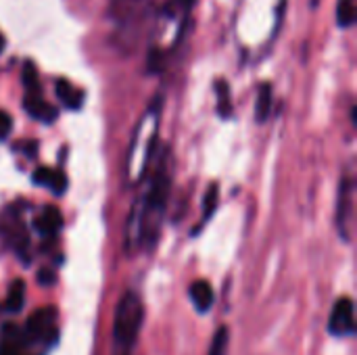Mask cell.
I'll use <instances>...</instances> for the list:
<instances>
[{
  "label": "cell",
  "mask_w": 357,
  "mask_h": 355,
  "mask_svg": "<svg viewBox=\"0 0 357 355\" xmlns=\"http://www.w3.org/2000/svg\"><path fill=\"white\" fill-rule=\"evenodd\" d=\"M38 282H42V285H46V287H48V285H52V282H54V276H52L50 272H40V274H38Z\"/></svg>",
  "instance_id": "603a6c76"
},
{
  "label": "cell",
  "mask_w": 357,
  "mask_h": 355,
  "mask_svg": "<svg viewBox=\"0 0 357 355\" xmlns=\"http://www.w3.org/2000/svg\"><path fill=\"white\" fill-rule=\"evenodd\" d=\"M218 197H220V190H218V184H211L209 190L205 192V199H203V222H207L215 207H218Z\"/></svg>",
  "instance_id": "ffe728a7"
},
{
  "label": "cell",
  "mask_w": 357,
  "mask_h": 355,
  "mask_svg": "<svg viewBox=\"0 0 357 355\" xmlns=\"http://www.w3.org/2000/svg\"><path fill=\"white\" fill-rule=\"evenodd\" d=\"M349 211H351V180L345 178L341 182V190H339V211H337V222H339L343 234H345V224L349 220ZM345 239H347V234H345Z\"/></svg>",
  "instance_id": "4fadbf2b"
},
{
  "label": "cell",
  "mask_w": 357,
  "mask_h": 355,
  "mask_svg": "<svg viewBox=\"0 0 357 355\" xmlns=\"http://www.w3.org/2000/svg\"><path fill=\"white\" fill-rule=\"evenodd\" d=\"M33 182L40 186H48L54 195H63L67 188V176L61 169H50V167H38L33 172Z\"/></svg>",
  "instance_id": "52a82bcc"
},
{
  "label": "cell",
  "mask_w": 357,
  "mask_h": 355,
  "mask_svg": "<svg viewBox=\"0 0 357 355\" xmlns=\"http://www.w3.org/2000/svg\"><path fill=\"white\" fill-rule=\"evenodd\" d=\"M228 341H230L228 326L218 328V333H215V337L211 341V347H209V354L207 355H226L228 354Z\"/></svg>",
  "instance_id": "ac0fdd59"
},
{
  "label": "cell",
  "mask_w": 357,
  "mask_h": 355,
  "mask_svg": "<svg viewBox=\"0 0 357 355\" xmlns=\"http://www.w3.org/2000/svg\"><path fill=\"white\" fill-rule=\"evenodd\" d=\"M10 126H13L10 115H8V113H4V111H0V138H2V136H6V134L10 132Z\"/></svg>",
  "instance_id": "7402d4cb"
},
{
  "label": "cell",
  "mask_w": 357,
  "mask_h": 355,
  "mask_svg": "<svg viewBox=\"0 0 357 355\" xmlns=\"http://www.w3.org/2000/svg\"><path fill=\"white\" fill-rule=\"evenodd\" d=\"M144 308L134 291H126L115 310L113 322V355H132L142 326Z\"/></svg>",
  "instance_id": "6da1fadb"
},
{
  "label": "cell",
  "mask_w": 357,
  "mask_h": 355,
  "mask_svg": "<svg viewBox=\"0 0 357 355\" xmlns=\"http://www.w3.org/2000/svg\"><path fill=\"white\" fill-rule=\"evenodd\" d=\"M23 333L15 324H6L2 328V339H0V355H23Z\"/></svg>",
  "instance_id": "8fae6325"
},
{
  "label": "cell",
  "mask_w": 357,
  "mask_h": 355,
  "mask_svg": "<svg viewBox=\"0 0 357 355\" xmlns=\"http://www.w3.org/2000/svg\"><path fill=\"white\" fill-rule=\"evenodd\" d=\"M23 107H25V111H27L31 117L42 119V121H46V123H50V121L56 117V109H54L50 103H46V100L42 98V94H25Z\"/></svg>",
  "instance_id": "ba28073f"
},
{
  "label": "cell",
  "mask_w": 357,
  "mask_h": 355,
  "mask_svg": "<svg viewBox=\"0 0 357 355\" xmlns=\"http://www.w3.org/2000/svg\"><path fill=\"white\" fill-rule=\"evenodd\" d=\"M192 2H195V0H184V4H186V8H188V6H190Z\"/></svg>",
  "instance_id": "d4e9b609"
},
{
  "label": "cell",
  "mask_w": 357,
  "mask_h": 355,
  "mask_svg": "<svg viewBox=\"0 0 357 355\" xmlns=\"http://www.w3.org/2000/svg\"><path fill=\"white\" fill-rule=\"evenodd\" d=\"M155 10V0H109V15L119 31L138 29Z\"/></svg>",
  "instance_id": "277c9868"
},
{
  "label": "cell",
  "mask_w": 357,
  "mask_h": 355,
  "mask_svg": "<svg viewBox=\"0 0 357 355\" xmlns=\"http://www.w3.org/2000/svg\"><path fill=\"white\" fill-rule=\"evenodd\" d=\"M157 132H159V113L151 109V113L138 123V130L130 144V153L126 161V176L132 184H138L146 174L149 161L155 153Z\"/></svg>",
  "instance_id": "3957f363"
},
{
  "label": "cell",
  "mask_w": 357,
  "mask_h": 355,
  "mask_svg": "<svg viewBox=\"0 0 357 355\" xmlns=\"http://www.w3.org/2000/svg\"><path fill=\"white\" fill-rule=\"evenodd\" d=\"M2 48H4V36L0 33V52H2Z\"/></svg>",
  "instance_id": "cb8c5ba5"
},
{
  "label": "cell",
  "mask_w": 357,
  "mask_h": 355,
  "mask_svg": "<svg viewBox=\"0 0 357 355\" xmlns=\"http://www.w3.org/2000/svg\"><path fill=\"white\" fill-rule=\"evenodd\" d=\"M52 324H54V310L42 308L29 316V320L25 324V337L29 341H42L52 333Z\"/></svg>",
  "instance_id": "8992f818"
},
{
  "label": "cell",
  "mask_w": 357,
  "mask_h": 355,
  "mask_svg": "<svg viewBox=\"0 0 357 355\" xmlns=\"http://www.w3.org/2000/svg\"><path fill=\"white\" fill-rule=\"evenodd\" d=\"M272 103H274L272 86L266 82V84H261V86H259V92H257V103H255V119H257L259 123H264V121L270 117Z\"/></svg>",
  "instance_id": "5bb4252c"
},
{
  "label": "cell",
  "mask_w": 357,
  "mask_h": 355,
  "mask_svg": "<svg viewBox=\"0 0 357 355\" xmlns=\"http://www.w3.org/2000/svg\"><path fill=\"white\" fill-rule=\"evenodd\" d=\"M61 211L56 207H44L42 213L36 218V230L42 234V236H52L61 230Z\"/></svg>",
  "instance_id": "9c48e42d"
},
{
  "label": "cell",
  "mask_w": 357,
  "mask_h": 355,
  "mask_svg": "<svg viewBox=\"0 0 357 355\" xmlns=\"http://www.w3.org/2000/svg\"><path fill=\"white\" fill-rule=\"evenodd\" d=\"M54 90H56V96L61 98V103L69 109H79L82 107V100H84V92L77 90L73 84H69L67 80H59L54 84Z\"/></svg>",
  "instance_id": "7c38bea8"
},
{
  "label": "cell",
  "mask_w": 357,
  "mask_h": 355,
  "mask_svg": "<svg viewBox=\"0 0 357 355\" xmlns=\"http://www.w3.org/2000/svg\"><path fill=\"white\" fill-rule=\"evenodd\" d=\"M337 21H339L341 27H349V25L356 23V6H354V0H339Z\"/></svg>",
  "instance_id": "e0dca14e"
},
{
  "label": "cell",
  "mask_w": 357,
  "mask_h": 355,
  "mask_svg": "<svg viewBox=\"0 0 357 355\" xmlns=\"http://www.w3.org/2000/svg\"><path fill=\"white\" fill-rule=\"evenodd\" d=\"M190 299H192L195 308H197L201 314H207V312L211 310V305H213V299H215L211 285H209L207 280H197V282H192V287H190Z\"/></svg>",
  "instance_id": "30bf717a"
},
{
  "label": "cell",
  "mask_w": 357,
  "mask_h": 355,
  "mask_svg": "<svg viewBox=\"0 0 357 355\" xmlns=\"http://www.w3.org/2000/svg\"><path fill=\"white\" fill-rule=\"evenodd\" d=\"M169 174L159 167L151 180V186H149V192L142 201V207H140V220L136 222V239L138 243L142 239H155V232L159 230V222H161V216L165 211V205H167V199H169Z\"/></svg>",
  "instance_id": "7a4b0ae2"
},
{
  "label": "cell",
  "mask_w": 357,
  "mask_h": 355,
  "mask_svg": "<svg viewBox=\"0 0 357 355\" xmlns=\"http://www.w3.org/2000/svg\"><path fill=\"white\" fill-rule=\"evenodd\" d=\"M163 65H165L163 52H161L159 48H153L151 54H149V71H151V73H157V71L163 69Z\"/></svg>",
  "instance_id": "44dd1931"
},
{
  "label": "cell",
  "mask_w": 357,
  "mask_h": 355,
  "mask_svg": "<svg viewBox=\"0 0 357 355\" xmlns=\"http://www.w3.org/2000/svg\"><path fill=\"white\" fill-rule=\"evenodd\" d=\"M23 303H25V282L23 280H13L10 289H8V295H6V301H4V310L8 314H17L23 310Z\"/></svg>",
  "instance_id": "9a60e30c"
},
{
  "label": "cell",
  "mask_w": 357,
  "mask_h": 355,
  "mask_svg": "<svg viewBox=\"0 0 357 355\" xmlns=\"http://www.w3.org/2000/svg\"><path fill=\"white\" fill-rule=\"evenodd\" d=\"M21 82H23V86H25V94H42L40 80H38V71H36V65H33L31 61H27V63L23 65Z\"/></svg>",
  "instance_id": "2e32d148"
},
{
  "label": "cell",
  "mask_w": 357,
  "mask_h": 355,
  "mask_svg": "<svg viewBox=\"0 0 357 355\" xmlns=\"http://www.w3.org/2000/svg\"><path fill=\"white\" fill-rule=\"evenodd\" d=\"M218 111L222 117L232 115V105H230V88L226 82H218Z\"/></svg>",
  "instance_id": "d6986e66"
},
{
  "label": "cell",
  "mask_w": 357,
  "mask_h": 355,
  "mask_svg": "<svg viewBox=\"0 0 357 355\" xmlns=\"http://www.w3.org/2000/svg\"><path fill=\"white\" fill-rule=\"evenodd\" d=\"M328 331L337 337H347L356 331V308L349 297L337 299L333 314H331Z\"/></svg>",
  "instance_id": "5b68a950"
}]
</instances>
